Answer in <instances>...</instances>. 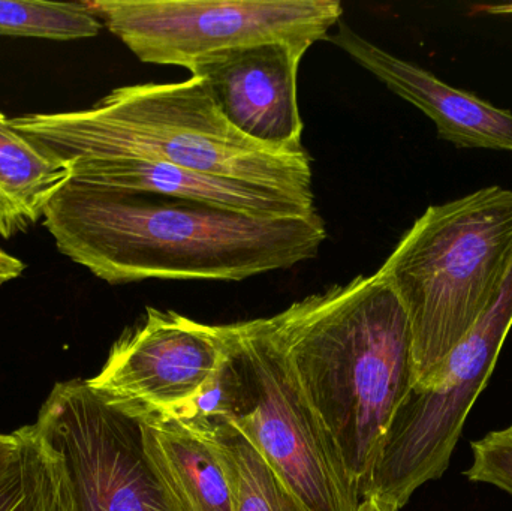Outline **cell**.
Segmentation results:
<instances>
[{"label": "cell", "instance_id": "1", "mask_svg": "<svg viewBox=\"0 0 512 511\" xmlns=\"http://www.w3.org/2000/svg\"><path fill=\"white\" fill-rule=\"evenodd\" d=\"M42 222L60 254L111 285L243 281L312 260L328 236L319 213L243 215L72 179Z\"/></svg>", "mask_w": 512, "mask_h": 511}, {"label": "cell", "instance_id": "2", "mask_svg": "<svg viewBox=\"0 0 512 511\" xmlns=\"http://www.w3.org/2000/svg\"><path fill=\"white\" fill-rule=\"evenodd\" d=\"M273 318L361 501L382 440L415 386L408 315L376 272L298 300Z\"/></svg>", "mask_w": 512, "mask_h": 511}, {"label": "cell", "instance_id": "3", "mask_svg": "<svg viewBox=\"0 0 512 511\" xmlns=\"http://www.w3.org/2000/svg\"><path fill=\"white\" fill-rule=\"evenodd\" d=\"M11 125L63 165L138 158L279 189L315 203L307 150L271 149L240 134L198 78L117 87L83 110L27 113Z\"/></svg>", "mask_w": 512, "mask_h": 511}, {"label": "cell", "instance_id": "4", "mask_svg": "<svg viewBox=\"0 0 512 511\" xmlns=\"http://www.w3.org/2000/svg\"><path fill=\"white\" fill-rule=\"evenodd\" d=\"M512 261V191L478 189L430 206L379 275L411 326L415 386L438 381L450 354L495 299Z\"/></svg>", "mask_w": 512, "mask_h": 511}, {"label": "cell", "instance_id": "5", "mask_svg": "<svg viewBox=\"0 0 512 511\" xmlns=\"http://www.w3.org/2000/svg\"><path fill=\"white\" fill-rule=\"evenodd\" d=\"M239 377L233 425L310 511H355L358 500L321 420L304 395L274 318L227 324Z\"/></svg>", "mask_w": 512, "mask_h": 511}, {"label": "cell", "instance_id": "6", "mask_svg": "<svg viewBox=\"0 0 512 511\" xmlns=\"http://www.w3.org/2000/svg\"><path fill=\"white\" fill-rule=\"evenodd\" d=\"M32 426L62 462L71 511H185L150 455L138 405L75 378L54 384Z\"/></svg>", "mask_w": 512, "mask_h": 511}, {"label": "cell", "instance_id": "7", "mask_svg": "<svg viewBox=\"0 0 512 511\" xmlns=\"http://www.w3.org/2000/svg\"><path fill=\"white\" fill-rule=\"evenodd\" d=\"M102 26L141 62L189 69L204 57L262 42L309 50L342 21L337 0H96Z\"/></svg>", "mask_w": 512, "mask_h": 511}, {"label": "cell", "instance_id": "8", "mask_svg": "<svg viewBox=\"0 0 512 511\" xmlns=\"http://www.w3.org/2000/svg\"><path fill=\"white\" fill-rule=\"evenodd\" d=\"M511 326L512 261L495 299L450 354L438 381L429 389L412 387L400 405L363 498H378L400 510L417 489L444 476Z\"/></svg>", "mask_w": 512, "mask_h": 511}, {"label": "cell", "instance_id": "9", "mask_svg": "<svg viewBox=\"0 0 512 511\" xmlns=\"http://www.w3.org/2000/svg\"><path fill=\"white\" fill-rule=\"evenodd\" d=\"M228 356V327L149 308L87 384L114 401L171 414L197 398Z\"/></svg>", "mask_w": 512, "mask_h": 511}, {"label": "cell", "instance_id": "10", "mask_svg": "<svg viewBox=\"0 0 512 511\" xmlns=\"http://www.w3.org/2000/svg\"><path fill=\"white\" fill-rule=\"evenodd\" d=\"M307 50L262 42L204 57L188 69L240 134L271 149L301 152L298 66Z\"/></svg>", "mask_w": 512, "mask_h": 511}, {"label": "cell", "instance_id": "11", "mask_svg": "<svg viewBox=\"0 0 512 511\" xmlns=\"http://www.w3.org/2000/svg\"><path fill=\"white\" fill-rule=\"evenodd\" d=\"M330 41L397 96L423 111L441 140L462 149L510 150L512 113L472 93L454 89L426 69L406 62L340 21Z\"/></svg>", "mask_w": 512, "mask_h": 511}, {"label": "cell", "instance_id": "12", "mask_svg": "<svg viewBox=\"0 0 512 511\" xmlns=\"http://www.w3.org/2000/svg\"><path fill=\"white\" fill-rule=\"evenodd\" d=\"M66 168L71 179L77 182L123 191L152 192L243 215L282 218L318 213L315 203L279 189L198 173L149 159H78L69 162Z\"/></svg>", "mask_w": 512, "mask_h": 511}, {"label": "cell", "instance_id": "13", "mask_svg": "<svg viewBox=\"0 0 512 511\" xmlns=\"http://www.w3.org/2000/svg\"><path fill=\"white\" fill-rule=\"evenodd\" d=\"M140 408L150 455L183 510L236 511L233 482L215 444L180 420Z\"/></svg>", "mask_w": 512, "mask_h": 511}, {"label": "cell", "instance_id": "14", "mask_svg": "<svg viewBox=\"0 0 512 511\" xmlns=\"http://www.w3.org/2000/svg\"><path fill=\"white\" fill-rule=\"evenodd\" d=\"M69 180L66 165L39 149L0 111V237L9 240L39 224Z\"/></svg>", "mask_w": 512, "mask_h": 511}, {"label": "cell", "instance_id": "15", "mask_svg": "<svg viewBox=\"0 0 512 511\" xmlns=\"http://www.w3.org/2000/svg\"><path fill=\"white\" fill-rule=\"evenodd\" d=\"M17 432L20 452L0 474V511H71L59 456L32 425Z\"/></svg>", "mask_w": 512, "mask_h": 511}, {"label": "cell", "instance_id": "16", "mask_svg": "<svg viewBox=\"0 0 512 511\" xmlns=\"http://www.w3.org/2000/svg\"><path fill=\"white\" fill-rule=\"evenodd\" d=\"M195 432L209 438L224 459L236 511H310L233 425L218 423Z\"/></svg>", "mask_w": 512, "mask_h": 511}, {"label": "cell", "instance_id": "17", "mask_svg": "<svg viewBox=\"0 0 512 511\" xmlns=\"http://www.w3.org/2000/svg\"><path fill=\"white\" fill-rule=\"evenodd\" d=\"M101 29L89 2L0 0V36L78 41L95 38Z\"/></svg>", "mask_w": 512, "mask_h": 511}, {"label": "cell", "instance_id": "18", "mask_svg": "<svg viewBox=\"0 0 512 511\" xmlns=\"http://www.w3.org/2000/svg\"><path fill=\"white\" fill-rule=\"evenodd\" d=\"M471 447L474 462L465 471L468 480L487 483L512 495V426L490 432Z\"/></svg>", "mask_w": 512, "mask_h": 511}, {"label": "cell", "instance_id": "19", "mask_svg": "<svg viewBox=\"0 0 512 511\" xmlns=\"http://www.w3.org/2000/svg\"><path fill=\"white\" fill-rule=\"evenodd\" d=\"M24 272H26V264L0 246V285L21 278Z\"/></svg>", "mask_w": 512, "mask_h": 511}, {"label": "cell", "instance_id": "20", "mask_svg": "<svg viewBox=\"0 0 512 511\" xmlns=\"http://www.w3.org/2000/svg\"><path fill=\"white\" fill-rule=\"evenodd\" d=\"M18 452H20V435H18V432L0 434V474L8 470L9 465L17 458Z\"/></svg>", "mask_w": 512, "mask_h": 511}, {"label": "cell", "instance_id": "21", "mask_svg": "<svg viewBox=\"0 0 512 511\" xmlns=\"http://www.w3.org/2000/svg\"><path fill=\"white\" fill-rule=\"evenodd\" d=\"M355 511H399V509L387 501L378 500V498H363Z\"/></svg>", "mask_w": 512, "mask_h": 511}]
</instances>
